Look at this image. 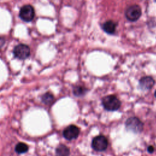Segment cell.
Instances as JSON below:
<instances>
[{"label": "cell", "mask_w": 156, "mask_h": 156, "mask_svg": "<svg viewBox=\"0 0 156 156\" xmlns=\"http://www.w3.org/2000/svg\"><path fill=\"white\" fill-rule=\"evenodd\" d=\"M127 130L133 133H140L143 129V123L136 117H130L128 118L125 123Z\"/></svg>", "instance_id": "cell-2"}, {"label": "cell", "mask_w": 156, "mask_h": 156, "mask_svg": "<svg viewBox=\"0 0 156 156\" xmlns=\"http://www.w3.org/2000/svg\"><path fill=\"white\" fill-rule=\"evenodd\" d=\"M73 94L75 96L77 97H80V96H83L86 93L87 89L81 86H76L73 88Z\"/></svg>", "instance_id": "cell-13"}, {"label": "cell", "mask_w": 156, "mask_h": 156, "mask_svg": "<svg viewBox=\"0 0 156 156\" xmlns=\"http://www.w3.org/2000/svg\"><path fill=\"white\" fill-rule=\"evenodd\" d=\"M116 24L113 21H107L102 25V29L108 34H113L116 30Z\"/></svg>", "instance_id": "cell-9"}, {"label": "cell", "mask_w": 156, "mask_h": 156, "mask_svg": "<svg viewBox=\"0 0 156 156\" xmlns=\"http://www.w3.org/2000/svg\"><path fill=\"white\" fill-rule=\"evenodd\" d=\"M155 84L154 79L150 76H145L140 79L139 81L140 88L143 90H148L152 88Z\"/></svg>", "instance_id": "cell-8"}, {"label": "cell", "mask_w": 156, "mask_h": 156, "mask_svg": "<svg viewBox=\"0 0 156 156\" xmlns=\"http://www.w3.org/2000/svg\"><path fill=\"white\" fill-rule=\"evenodd\" d=\"M147 151H148V152H150V153H152V152H154V147H153V146H149V147H147Z\"/></svg>", "instance_id": "cell-14"}, {"label": "cell", "mask_w": 156, "mask_h": 156, "mask_svg": "<svg viewBox=\"0 0 156 156\" xmlns=\"http://www.w3.org/2000/svg\"><path fill=\"white\" fill-rule=\"evenodd\" d=\"M125 16L130 21H137L141 15V9L137 5L134 4L128 7L125 10Z\"/></svg>", "instance_id": "cell-3"}, {"label": "cell", "mask_w": 156, "mask_h": 156, "mask_svg": "<svg viewBox=\"0 0 156 156\" xmlns=\"http://www.w3.org/2000/svg\"><path fill=\"white\" fill-rule=\"evenodd\" d=\"M93 149L97 151H103L108 146L107 139L103 135H99L93 138L91 143Z\"/></svg>", "instance_id": "cell-6"}, {"label": "cell", "mask_w": 156, "mask_h": 156, "mask_svg": "<svg viewBox=\"0 0 156 156\" xmlns=\"http://www.w3.org/2000/svg\"><path fill=\"white\" fill-rule=\"evenodd\" d=\"M54 99V96L51 93H50L49 92L46 93L45 94H44L41 96V101H42V102L43 103H44L45 104H47V105L51 104L53 102Z\"/></svg>", "instance_id": "cell-12"}, {"label": "cell", "mask_w": 156, "mask_h": 156, "mask_svg": "<svg viewBox=\"0 0 156 156\" xmlns=\"http://www.w3.org/2000/svg\"><path fill=\"white\" fill-rule=\"evenodd\" d=\"M57 156H68L69 155V149L63 144H60L55 150Z\"/></svg>", "instance_id": "cell-10"}, {"label": "cell", "mask_w": 156, "mask_h": 156, "mask_svg": "<svg viewBox=\"0 0 156 156\" xmlns=\"http://www.w3.org/2000/svg\"><path fill=\"white\" fill-rule=\"evenodd\" d=\"M4 43V40L2 38H0V48L3 45Z\"/></svg>", "instance_id": "cell-15"}, {"label": "cell", "mask_w": 156, "mask_h": 156, "mask_svg": "<svg viewBox=\"0 0 156 156\" xmlns=\"http://www.w3.org/2000/svg\"><path fill=\"white\" fill-rule=\"evenodd\" d=\"M79 133V129L77 126L74 125H70L64 129L63 135L66 140H71L77 138Z\"/></svg>", "instance_id": "cell-7"}, {"label": "cell", "mask_w": 156, "mask_h": 156, "mask_svg": "<svg viewBox=\"0 0 156 156\" xmlns=\"http://www.w3.org/2000/svg\"><path fill=\"white\" fill-rule=\"evenodd\" d=\"M13 52L16 58L23 60L29 56L30 51L27 45L24 44H19L14 48Z\"/></svg>", "instance_id": "cell-4"}, {"label": "cell", "mask_w": 156, "mask_h": 156, "mask_svg": "<svg viewBox=\"0 0 156 156\" xmlns=\"http://www.w3.org/2000/svg\"><path fill=\"white\" fill-rule=\"evenodd\" d=\"M102 104L107 111H116L119 108L121 102L115 96L108 95L102 98Z\"/></svg>", "instance_id": "cell-1"}, {"label": "cell", "mask_w": 156, "mask_h": 156, "mask_svg": "<svg viewBox=\"0 0 156 156\" xmlns=\"http://www.w3.org/2000/svg\"><path fill=\"white\" fill-rule=\"evenodd\" d=\"M19 16L24 21L29 22L32 21L35 16V11L33 7L30 5H23L20 10Z\"/></svg>", "instance_id": "cell-5"}, {"label": "cell", "mask_w": 156, "mask_h": 156, "mask_svg": "<svg viewBox=\"0 0 156 156\" xmlns=\"http://www.w3.org/2000/svg\"><path fill=\"white\" fill-rule=\"evenodd\" d=\"M29 149V147L28 146L24 143H18L15 148V150L16 151V152H17L18 154H24L26 153V152H27Z\"/></svg>", "instance_id": "cell-11"}, {"label": "cell", "mask_w": 156, "mask_h": 156, "mask_svg": "<svg viewBox=\"0 0 156 156\" xmlns=\"http://www.w3.org/2000/svg\"><path fill=\"white\" fill-rule=\"evenodd\" d=\"M154 95H155V97H156V91H155V94H154Z\"/></svg>", "instance_id": "cell-16"}]
</instances>
